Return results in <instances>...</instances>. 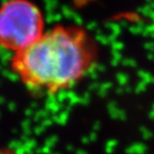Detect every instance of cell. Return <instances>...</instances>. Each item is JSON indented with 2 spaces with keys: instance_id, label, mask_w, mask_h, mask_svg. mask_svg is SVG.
I'll return each instance as SVG.
<instances>
[{
  "instance_id": "6da1fadb",
  "label": "cell",
  "mask_w": 154,
  "mask_h": 154,
  "mask_svg": "<svg viewBox=\"0 0 154 154\" xmlns=\"http://www.w3.org/2000/svg\"><path fill=\"white\" fill-rule=\"evenodd\" d=\"M89 50L82 31L57 26L12 57L10 66L24 85L49 95L72 87L87 69Z\"/></svg>"
},
{
  "instance_id": "7a4b0ae2",
  "label": "cell",
  "mask_w": 154,
  "mask_h": 154,
  "mask_svg": "<svg viewBox=\"0 0 154 154\" xmlns=\"http://www.w3.org/2000/svg\"><path fill=\"white\" fill-rule=\"evenodd\" d=\"M40 9L28 1L16 0L0 7V46L15 53L29 47L43 35Z\"/></svg>"
},
{
  "instance_id": "3957f363",
  "label": "cell",
  "mask_w": 154,
  "mask_h": 154,
  "mask_svg": "<svg viewBox=\"0 0 154 154\" xmlns=\"http://www.w3.org/2000/svg\"><path fill=\"white\" fill-rule=\"evenodd\" d=\"M146 146L142 143H135L133 145L129 146L126 148L127 154H144L146 151Z\"/></svg>"
},
{
  "instance_id": "277c9868",
  "label": "cell",
  "mask_w": 154,
  "mask_h": 154,
  "mask_svg": "<svg viewBox=\"0 0 154 154\" xmlns=\"http://www.w3.org/2000/svg\"><path fill=\"white\" fill-rule=\"evenodd\" d=\"M105 27H107L108 29H110V31H111V34L114 35L115 37H117V36H118L120 33H121V26H120L118 23L107 22L105 24Z\"/></svg>"
},
{
  "instance_id": "5b68a950",
  "label": "cell",
  "mask_w": 154,
  "mask_h": 154,
  "mask_svg": "<svg viewBox=\"0 0 154 154\" xmlns=\"http://www.w3.org/2000/svg\"><path fill=\"white\" fill-rule=\"evenodd\" d=\"M137 74H138V76L140 77L141 81H143L144 83H146V84H148V83H152L153 76L150 74L149 72L143 71V70H139Z\"/></svg>"
},
{
  "instance_id": "8992f818",
  "label": "cell",
  "mask_w": 154,
  "mask_h": 154,
  "mask_svg": "<svg viewBox=\"0 0 154 154\" xmlns=\"http://www.w3.org/2000/svg\"><path fill=\"white\" fill-rule=\"evenodd\" d=\"M117 146V141L114 139H111L109 141H107L106 146H105V151L106 153L111 154L113 151H114V148Z\"/></svg>"
},
{
  "instance_id": "52a82bcc",
  "label": "cell",
  "mask_w": 154,
  "mask_h": 154,
  "mask_svg": "<svg viewBox=\"0 0 154 154\" xmlns=\"http://www.w3.org/2000/svg\"><path fill=\"white\" fill-rule=\"evenodd\" d=\"M96 40L99 43H101L102 45H106V44H109L108 42V36L104 35L102 31H97V34H96Z\"/></svg>"
},
{
  "instance_id": "ba28073f",
  "label": "cell",
  "mask_w": 154,
  "mask_h": 154,
  "mask_svg": "<svg viewBox=\"0 0 154 154\" xmlns=\"http://www.w3.org/2000/svg\"><path fill=\"white\" fill-rule=\"evenodd\" d=\"M116 79H117V81H118L119 84L121 86H123V85H125L126 83L128 82L129 77H128L127 74H125V73L120 72V73H118V74L116 75Z\"/></svg>"
},
{
  "instance_id": "9c48e42d",
  "label": "cell",
  "mask_w": 154,
  "mask_h": 154,
  "mask_svg": "<svg viewBox=\"0 0 154 154\" xmlns=\"http://www.w3.org/2000/svg\"><path fill=\"white\" fill-rule=\"evenodd\" d=\"M129 31H130L132 34H142L144 29L141 28L139 26H137L136 24H135V25H132L129 27Z\"/></svg>"
},
{
  "instance_id": "30bf717a",
  "label": "cell",
  "mask_w": 154,
  "mask_h": 154,
  "mask_svg": "<svg viewBox=\"0 0 154 154\" xmlns=\"http://www.w3.org/2000/svg\"><path fill=\"white\" fill-rule=\"evenodd\" d=\"M150 10H151V8H150L148 5H145V6H141V7L138 8L137 9V12H139V13L141 15H143V16L147 17V15H148Z\"/></svg>"
},
{
  "instance_id": "8fae6325",
  "label": "cell",
  "mask_w": 154,
  "mask_h": 154,
  "mask_svg": "<svg viewBox=\"0 0 154 154\" xmlns=\"http://www.w3.org/2000/svg\"><path fill=\"white\" fill-rule=\"evenodd\" d=\"M140 131H141V134H142V136L144 139H149V138H151L153 136L152 132L149 130V129L147 128H144V127H141L140 128Z\"/></svg>"
},
{
  "instance_id": "7c38bea8",
  "label": "cell",
  "mask_w": 154,
  "mask_h": 154,
  "mask_svg": "<svg viewBox=\"0 0 154 154\" xmlns=\"http://www.w3.org/2000/svg\"><path fill=\"white\" fill-rule=\"evenodd\" d=\"M146 83H144L143 81L138 82V84L136 85V88H135V92L136 93H141V92L146 90Z\"/></svg>"
},
{
  "instance_id": "4fadbf2b",
  "label": "cell",
  "mask_w": 154,
  "mask_h": 154,
  "mask_svg": "<svg viewBox=\"0 0 154 154\" xmlns=\"http://www.w3.org/2000/svg\"><path fill=\"white\" fill-rule=\"evenodd\" d=\"M111 46H112V51H120L121 49H123V47H124L123 43L118 41V40H116L115 42H113Z\"/></svg>"
},
{
  "instance_id": "5bb4252c",
  "label": "cell",
  "mask_w": 154,
  "mask_h": 154,
  "mask_svg": "<svg viewBox=\"0 0 154 154\" xmlns=\"http://www.w3.org/2000/svg\"><path fill=\"white\" fill-rule=\"evenodd\" d=\"M122 64L124 66H131V67H135L136 66V61L134 59H130V58H126V59L122 60Z\"/></svg>"
},
{
  "instance_id": "9a60e30c",
  "label": "cell",
  "mask_w": 154,
  "mask_h": 154,
  "mask_svg": "<svg viewBox=\"0 0 154 154\" xmlns=\"http://www.w3.org/2000/svg\"><path fill=\"white\" fill-rule=\"evenodd\" d=\"M122 59V55L119 51H112V60H115L117 62H120Z\"/></svg>"
},
{
  "instance_id": "2e32d148",
  "label": "cell",
  "mask_w": 154,
  "mask_h": 154,
  "mask_svg": "<svg viewBox=\"0 0 154 154\" xmlns=\"http://www.w3.org/2000/svg\"><path fill=\"white\" fill-rule=\"evenodd\" d=\"M110 88H112V83L111 82L103 83V84H101L100 87H99V89H101V90H104V91H108Z\"/></svg>"
},
{
  "instance_id": "e0dca14e",
  "label": "cell",
  "mask_w": 154,
  "mask_h": 154,
  "mask_svg": "<svg viewBox=\"0 0 154 154\" xmlns=\"http://www.w3.org/2000/svg\"><path fill=\"white\" fill-rule=\"evenodd\" d=\"M144 48L147 49L149 52L154 51V42H151V41L146 42L145 44H144Z\"/></svg>"
},
{
  "instance_id": "ac0fdd59",
  "label": "cell",
  "mask_w": 154,
  "mask_h": 154,
  "mask_svg": "<svg viewBox=\"0 0 154 154\" xmlns=\"http://www.w3.org/2000/svg\"><path fill=\"white\" fill-rule=\"evenodd\" d=\"M99 87H100V85L98 84L97 82H93L92 84H90V86H89V89L90 90H95V89H99Z\"/></svg>"
},
{
  "instance_id": "d6986e66",
  "label": "cell",
  "mask_w": 154,
  "mask_h": 154,
  "mask_svg": "<svg viewBox=\"0 0 154 154\" xmlns=\"http://www.w3.org/2000/svg\"><path fill=\"white\" fill-rule=\"evenodd\" d=\"M0 154H13V152L9 149H6V148H1L0 147Z\"/></svg>"
},
{
  "instance_id": "ffe728a7",
  "label": "cell",
  "mask_w": 154,
  "mask_h": 154,
  "mask_svg": "<svg viewBox=\"0 0 154 154\" xmlns=\"http://www.w3.org/2000/svg\"><path fill=\"white\" fill-rule=\"evenodd\" d=\"M96 26H97V24H96V22H90L87 25V28L88 29H90V30H93V29H95L96 28Z\"/></svg>"
},
{
  "instance_id": "44dd1931",
  "label": "cell",
  "mask_w": 154,
  "mask_h": 154,
  "mask_svg": "<svg viewBox=\"0 0 154 154\" xmlns=\"http://www.w3.org/2000/svg\"><path fill=\"white\" fill-rule=\"evenodd\" d=\"M89 139H90V141H95L97 139V135L96 133L93 131V132H91L90 133V136H89Z\"/></svg>"
},
{
  "instance_id": "7402d4cb",
  "label": "cell",
  "mask_w": 154,
  "mask_h": 154,
  "mask_svg": "<svg viewBox=\"0 0 154 154\" xmlns=\"http://www.w3.org/2000/svg\"><path fill=\"white\" fill-rule=\"evenodd\" d=\"M120 26H123V27H125V26H127V24H128V21L126 20V19H122V20H120V22L118 23Z\"/></svg>"
},
{
  "instance_id": "603a6c76",
  "label": "cell",
  "mask_w": 154,
  "mask_h": 154,
  "mask_svg": "<svg viewBox=\"0 0 154 154\" xmlns=\"http://www.w3.org/2000/svg\"><path fill=\"white\" fill-rule=\"evenodd\" d=\"M100 129V122H95L94 123V125H93V130H94V132L95 131H97V130H99Z\"/></svg>"
},
{
  "instance_id": "cb8c5ba5",
  "label": "cell",
  "mask_w": 154,
  "mask_h": 154,
  "mask_svg": "<svg viewBox=\"0 0 154 154\" xmlns=\"http://www.w3.org/2000/svg\"><path fill=\"white\" fill-rule=\"evenodd\" d=\"M147 17L149 18V19H151V20H153V22H154V10H150V12L148 13V15H147Z\"/></svg>"
},
{
  "instance_id": "d4e9b609",
  "label": "cell",
  "mask_w": 154,
  "mask_h": 154,
  "mask_svg": "<svg viewBox=\"0 0 154 154\" xmlns=\"http://www.w3.org/2000/svg\"><path fill=\"white\" fill-rule=\"evenodd\" d=\"M147 58H148L149 60H153L154 59V54L152 52H149L148 54H147Z\"/></svg>"
},
{
  "instance_id": "484cf974",
  "label": "cell",
  "mask_w": 154,
  "mask_h": 154,
  "mask_svg": "<svg viewBox=\"0 0 154 154\" xmlns=\"http://www.w3.org/2000/svg\"><path fill=\"white\" fill-rule=\"evenodd\" d=\"M149 118L154 120V110H151V111H150V113H149Z\"/></svg>"
},
{
  "instance_id": "4316f807",
  "label": "cell",
  "mask_w": 154,
  "mask_h": 154,
  "mask_svg": "<svg viewBox=\"0 0 154 154\" xmlns=\"http://www.w3.org/2000/svg\"><path fill=\"white\" fill-rule=\"evenodd\" d=\"M147 5H148L149 7L152 9V10H154V2H149V3H147Z\"/></svg>"
},
{
  "instance_id": "83f0119b",
  "label": "cell",
  "mask_w": 154,
  "mask_h": 154,
  "mask_svg": "<svg viewBox=\"0 0 154 154\" xmlns=\"http://www.w3.org/2000/svg\"><path fill=\"white\" fill-rule=\"evenodd\" d=\"M152 83H154V76H153V79H152Z\"/></svg>"
},
{
  "instance_id": "f1b7e54d",
  "label": "cell",
  "mask_w": 154,
  "mask_h": 154,
  "mask_svg": "<svg viewBox=\"0 0 154 154\" xmlns=\"http://www.w3.org/2000/svg\"><path fill=\"white\" fill-rule=\"evenodd\" d=\"M152 37H154V35H153V36H152Z\"/></svg>"
},
{
  "instance_id": "f546056e",
  "label": "cell",
  "mask_w": 154,
  "mask_h": 154,
  "mask_svg": "<svg viewBox=\"0 0 154 154\" xmlns=\"http://www.w3.org/2000/svg\"><path fill=\"white\" fill-rule=\"evenodd\" d=\"M153 23H154V22H153Z\"/></svg>"
}]
</instances>
